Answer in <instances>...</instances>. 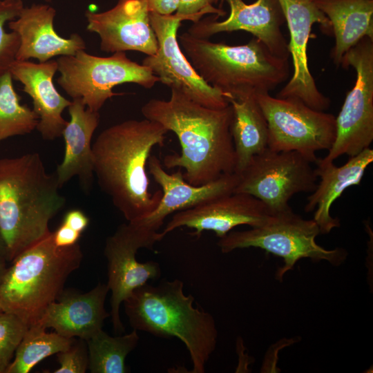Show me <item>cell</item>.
<instances>
[{
    "mask_svg": "<svg viewBox=\"0 0 373 373\" xmlns=\"http://www.w3.org/2000/svg\"><path fill=\"white\" fill-rule=\"evenodd\" d=\"M147 0H118L102 12H85L86 29L100 38V49L106 52L137 51L154 55L158 48L150 21Z\"/></svg>",
    "mask_w": 373,
    "mask_h": 373,
    "instance_id": "cell-16",
    "label": "cell"
},
{
    "mask_svg": "<svg viewBox=\"0 0 373 373\" xmlns=\"http://www.w3.org/2000/svg\"><path fill=\"white\" fill-rule=\"evenodd\" d=\"M269 213L263 203L255 197L243 193H231L194 207L176 212L159 232L160 240L180 227L193 229L191 234L200 237L205 231H213L222 238L240 225L261 226Z\"/></svg>",
    "mask_w": 373,
    "mask_h": 373,
    "instance_id": "cell-15",
    "label": "cell"
},
{
    "mask_svg": "<svg viewBox=\"0 0 373 373\" xmlns=\"http://www.w3.org/2000/svg\"><path fill=\"white\" fill-rule=\"evenodd\" d=\"M81 234L64 223L52 232L53 240L57 247H68L77 243Z\"/></svg>",
    "mask_w": 373,
    "mask_h": 373,
    "instance_id": "cell-33",
    "label": "cell"
},
{
    "mask_svg": "<svg viewBox=\"0 0 373 373\" xmlns=\"http://www.w3.org/2000/svg\"><path fill=\"white\" fill-rule=\"evenodd\" d=\"M56 10L47 4L23 7L19 16L8 22L9 28L17 33L19 47L16 60L30 58L46 62L56 56L73 55L86 48L83 38L77 33L64 38L54 28Z\"/></svg>",
    "mask_w": 373,
    "mask_h": 373,
    "instance_id": "cell-20",
    "label": "cell"
},
{
    "mask_svg": "<svg viewBox=\"0 0 373 373\" xmlns=\"http://www.w3.org/2000/svg\"><path fill=\"white\" fill-rule=\"evenodd\" d=\"M57 67V60L38 64L16 60L10 69L12 79L21 82L23 91L32 98V110L39 117L36 129L46 140L62 135L68 123L62 113L71 104L54 85L53 77Z\"/></svg>",
    "mask_w": 373,
    "mask_h": 373,
    "instance_id": "cell-21",
    "label": "cell"
},
{
    "mask_svg": "<svg viewBox=\"0 0 373 373\" xmlns=\"http://www.w3.org/2000/svg\"><path fill=\"white\" fill-rule=\"evenodd\" d=\"M68 111L70 119L61 135L64 156L55 173L60 187L77 176L82 187L88 191L94 178L91 140L99 123V113L88 108L80 98L73 99Z\"/></svg>",
    "mask_w": 373,
    "mask_h": 373,
    "instance_id": "cell-23",
    "label": "cell"
},
{
    "mask_svg": "<svg viewBox=\"0 0 373 373\" xmlns=\"http://www.w3.org/2000/svg\"><path fill=\"white\" fill-rule=\"evenodd\" d=\"M57 62L59 85L73 99H82L88 108L95 112L107 99L121 95L113 92L116 86L133 83L151 88L160 82L148 67L131 60L126 52L99 57L82 50L73 55L59 56Z\"/></svg>",
    "mask_w": 373,
    "mask_h": 373,
    "instance_id": "cell-8",
    "label": "cell"
},
{
    "mask_svg": "<svg viewBox=\"0 0 373 373\" xmlns=\"http://www.w3.org/2000/svg\"><path fill=\"white\" fill-rule=\"evenodd\" d=\"M194 297L184 292L182 280H162L145 284L124 302L133 329L164 338H178L187 349L193 373H204L214 352L218 329L213 316L193 306Z\"/></svg>",
    "mask_w": 373,
    "mask_h": 373,
    "instance_id": "cell-4",
    "label": "cell"
},
{
    "mask_svg": "<svg viewBox=\"0 0 373 373\" xmlns=\"http://www.w3.org/2000/svg\"><path fill=\"white\" fill-rule=\"evenodd\" d=\"M0 254L5 256L7 259L6 247L5 242L3 241V239L1 236V233H0Z\"/></svg>",
    "mask_w": 373,
    "mask_h": 373,
    "instance_id": "cell-37",
    "label": "cell"
},
{
    "mask_svg": "<svg viewBox=\"0 0 373 373\" xmlns=\"http://www.w3.org/2000/svg\"><path fill=\"white\" fill-rule=\"evenodd\" d=\"M372 162L373 149L370 147L350 157L341 166H336L334 162L323 163L320 158L317 159L315 172L320 181L307 196L304 209L306 212L316 209L313 220L321 233H329L340 226L339 219L332 217L330 213L332 204L345 189L360 184L367 167Z\"/></svg>",
    "mask_w": 373,
    "mask_h": 373,
    "instance_id": "cell-22",
    "label": "cell"
},
{
    "mask_svg": "<svg viewBox=\"0 0 373 373\" xmlns=\"http://www.w3.org/2000/svg\"><path fill=\"white\" fill-rule=\"evenodd\" d=\"M149 16L158 48L154 55H146L142 64L171 90L195 102L210 108L227 107L229 104L224 94L203 80L181 49L178 31L181 22L189 19L176 13L161 15L150 12Z\"/></svg>",
    "mask_w": 373,
    "mask_h": 373,
    "instance_id": "cell-13",
    "label": "cell"
},
{
    "mask_svg": "<svg viewBox=\"0 0 373 373\" xmlns=\"http://www.w3.org/2000/svg\"><path fill=\"white\" fill-rule=\"evenodd\" d=\"M167 133L157 122L128 119L104 129L92 144L97 183L128 222L158 206L162 192L149 191L146 166L152 149L164 145Z\"/></svg>",
    "mask_w": 373,
    "mask_h": 373,
    "instance_id": "cell-2",
    "label": "cell"
},
{
    "mask_svg": "<svg viewBox=\"0 0 373 373\" xmlns=\"http://www.w3.org/2000/svg\"><path fill=\"white\" fill-rule=\"evenodd\" d=\"M28 328L16 315L0 314V373H6Z\"/></svg>",
    "mask_w": 373,
    "mask_h": 373,
    "instance_id": "cell-30",
    "label": "cell"
},
{
    "mask_svg": "<svg viewBox=\"0 0 373 373\" xmlns=\"http://www.w3.org/2000/svg\"><path fill=\"white\" fill-rule=\"evenodd\" d=\"M307 1H314V0H307Z\"/></svg>",
    "mask_w": 373,
    "mask_h": 373,
    "instance_id": "cell-41",
    "label": "cell"
},
{
    "mask_svg": "<svg viewBox=\"0 0 373 373\" xmlns=\"http://www.w3.org/2000/svg\"><path fill=\"white\" fill-rule=\"evenodd\" d=\"M182 52L212 87L229 97L265 93L286 81L288 59L272 54L256 37L242 45L211 42L188 32L178 36Z\"/></svg>",
    "mask_w": 373,
    "mask_h": 373,
    "instance_id": "cell-5",
    "label": "cell"
},
{
    "mask_svg": "<svg viewBox=\"0 0 373 373\" xmlns=\"http://www.w3.org/2000/svg\"><path fill=\"white\" fill-rule=\"evenodd\" d=\"M46 329L37 324L28 327L6 373H28L41 361L66 350L75 339Z\"/></svg>",
    "mask_w": 373,
    "mask_h": 373,
    "instance_id": "cell-27",
    "label": "cell"
},
{
    "mask_svg": "<svg viewBox=\"0 0 373 373\" xmlns=\"http://www.w3.org/2000/svg\"><path fill=\"white\" fill-rule=\"evenodd\" d=\"M22 0H1L0 1V77L10 72L16 61L19 47V37L17 32H7L5 24L16 19L23 8Z\"/></svg>",
    "mask_w": 373,
    "mask_h": 373,
    "instance_id": "cell-29",
    "label": "cell"
},
{
    "mask_svg": "<svg viewBox=\"0 0 373 373\" xmlns=\"http://www.w3.org/2000/svg\"><path fill=\"white\" fill-rule=\"evenodd\" d=\"M108 291L107 285L100 283L84 293L64 289L35 324L52 328L66 338L87 341L102 329L105 319L111 316L104 307Z\"/></svg>",
    "mask_w": 373,
    "mask_h": 373,
    "instance_id": "cell-19",
    "label": "cell"
},
{
    "mask_svg": "<svg viewBox=\"0 0 373 373\" xmlns=\"http://www.w3.org/2000/svg\"><path fill=\"white\" fill-rule=\"evenodd\" d=\"M79 244L57 247L50 231L17 255L0 285V305L30 327L64 291L69 276L81 265Z\"/></svg>",
    "mask_w": 373,
    "mask_h": 373,
    "instance_id": "cell-6",
    "label": "cell"
},
{
    "mask_svg": "<svg viewBox=\"0 0 373 373\" xmlns=\"http://www.w3.org/2000/svg\"><path fill=\"white\" fill-rule=\"evenodd\" d=\"M329 20L335 46L332 52L339 66L343 55L365 37L373 39V0H314Z\"/></svg>",
    "mask_w": 373,
    "mask_h": 373,
    "instance_id": "cell-24",
    "label": "cell"
},
{
    "mask_svg": "<svg viewBox=\"0 0 373 373\" xmlns=\"http://www.w3.org/2000/svg\"><path fill=\"white\" fill-rule=\"evenodd\" d=\"M230 8L229 17L218 21L217 15L193 22L188 32L207 39L222 32L243 30L262 41L274 55L289 58L287 41L281 31L285 17L278 0H256L251 4L242 0H226Z\"/></svg>",
    "mask_w": 373,
    "mask_h": 373,
    "instance_id": "cell-17",
    "label": "cell"
},
{
    "mask_svg": "<svg viewBox=\"0 0 373 373\" xmlns=\"http://www.w3.org/2000/svg\"><path fill=\"white\" fill-rule=\"evenodd\" d=\"M1 1V0H0V1Z\"/></svg>",
    "mask_w": 373,
    "mask_h": 373,
    "instance_id": "cell-42",
    "label": "cell"
},
{
    "mask_svg": "<svg viewBox=\"0 0 373 373\" xmlns=\"http://www.w3.org/2000/svg\"><path fill=\"white\" fill-rule=\"evenodd\" d=\"M218 0H180L176 14L186 17L189 20L196 22L204 14H214L219 17L224 16L226 12L213 6Z\"/></svg>",
    "mask_w": 373,
    "mask_h": 373,
    "instance_id": "cell-32",
    "label": "cell"
},
{
    "mask_svg": "<svg viewBox=\"0 0 373 373\" xmlns=\"http://www.w3.org/2000/svg\"><path fill=\"white\" fill-rule=\"evenodd\" d=\"M7 262L6 258L0 254V285L7 271Z\"/></svg>",
    "mask_w": 373,
    "mask_h": 373,
    "instance_id": "cell-36",
    "label": "cell"
},
{
    "mask_svg": "<svg viewBox=\"0 0 373 373\" xmlns=\"http://www.w3.org/2000/svg\"><path fill=\"white\" fill-rule=\"evenodd\" d=\"M150 12L161 15H171L176 12L180 0H147Z\"/></svg>",
    "mask_w": 373,
    "mask_h": 373,
    "instance_id": "cell-35",
    "label": "cell"
},
{
    "mask_svg": "<svg viewBox=\"0 0 373 373\" xmlns=\"http://www.w3.org/2000/svg\"><path fill=\"white\" fill-rule=\"evenodd\" d=\"M320 233L313 219H303L291 209L271 214L261 226L245 231H231L219 238L217 245L223 254L254 247L281 257L284 264L278 269L276 277L282 281L283 276L302 258L325 260L334 266H339L345 261L348 253L345 249H327L317 244L316 238Z\"/></svg>",
    "mask_w": 373,
    "mask_h": 373,
    "instance_id": "cell-7",
    "label": "cell"
},
{
    "mask_svg": "<svg viewBox=\"0 0 373 373\" xmlns=\"http://www.w3.org/2000/svg\"><path fill=\"white\" fill-rule=\"evenodd\" d=\"M218 1H221V2L222 3L224 0H218Z\"/></svg>",
    "mask_w": 373,
    "mask_h": 373,
    "instance_id": "cell-40",
    "label": "cell"
},
{
    "mask_svg": "<svg viewBox=\"0 0 373 373\" xmlns=\"http://www.w3.org/2000/svg\"><path fill=\"white\" fill-rule=\"evenodd\" d=\"M232 108L231 133L236 153L235 173H240L249 160L268 148V126L256 99L247 93L227 98Z\"/></svg>",
    "mask_w": 373,
    "mask_h": 373,
    "instance_id": "cell-25",
    "label": "cell"
},
{
    "mask_svg": "<svg viewBox=\"0 0 373 373\" xmlns=\"http://www.w3.org/2000/svg\"><path fill=\"white\" fill-rule=\"evenodd\" d=\"M169 100L151 99L141 108L144 118L173 132L180 154L164 156L166 169H183L189 184L200 186L235 173L236 153L231 133L232 108H210L171 89Z\"/></svg>",
    "mask_w": 373,
    "mask_h": 373,
    "instance_id": "cell-1",
    "label": "cell"
},
{
    "mask_svg": "<svg viewBox=\"0 0 373 373\" xmlns=\"http://www.w3.org/2000/svg\"><path fill=\"white\" fill-rule=\"evenodd\" d=\"M341 65L353 67L356 78L336 117L335 141L327 155L320 158L323 163L343 155H356L373 141V39H362L346 52Z\"/></svg>",
    "mask_w": 373,
    "mask_h": 373,
    "instance_id": "cell-11",
    "label": "cell"
},
{
    "mask_svg": "<svg viewBox=\"0 0 373 373\" xmlns=\"http://www.w3.org/2000/svg\"><path fill=\"white\" fill-rule=\"evenodd\" d=\"M11 73L0 77V144L3 140L31 133L37 128L39 117L27 105L21 104Z\"/></svg>",
    "mask_w": 373,
    "mask_h": 373,
    "instance_id": "cell-28",
    "label": "cell"
},
{
    "mask_svg": "<svg viewBox=\"0 0 373 373\" xmlns=\"http://www.w3.org/2000/svg\"><path fill=\"white\" fill-rule=\"evenodd\" d=\"M44 1L48 3H50L52 1V0H44Z\"/></svg>",
    "mask_w": 373,
    "mask_h": 373,
    "instance_id": "cell-39",
    "label": "cell"
},
{
    "mask_svg": "<svg viewBox=\"0 0 373 373\" xmlns=\"http://www.w3.org/2000/svg\"><path fill=\"white\" fill-rule=\"evenodd\" d=\"M59 367L54 373H84L88 369L89 358L86 340L74 339L65 350L57 354Z\"/></svg>",
    "mask_w": 373,
    "mask_h": 373,
    "instance_id": "cell-31",
    "label": "cell"
},
{
    "mask_svg": "<svg viewBox=\"0 0 373 373\" xmlns=\"http://www.w3.org/2000/svg\"><path fill=\"white\" fill-rule=\"evenodd\" d=\"M3 312V309H2V308H1V307L0 305V314H2Z\"/></svg>",
    "mask_w": 373,
    "mask_h": 373,
    "instance_id": "cell-38",
    "label": "cell"
},
{
    "mask_svg": "<svg viewBox=\"0 0 373 373\" xmlns=\"http://www.w3.org/2000/svg\"><path fill=\"white\" fill-rule=\"evenodd\" d=\"M278 1L289 31L287 49L291 55L294 66L291 78L279 92L278 97L295 98L312 108L324 111L329 108L330 100L318 89L309 71L307 47L312 25L318 23L325 33L332 32L329 20L314 1Z\"/></svg>",
    "mask_w": 373,
    "mask_h": 373,
    "instance_id": "cell-14",
    "label": "cell"
},
{
    "mask_svg": "<svg viewBox=\"0 0 373 373\" xmlns=\"http://www.w3.org/2000/svg\"><path fill=\"white\" fill-rule=\"evenodd\" d=\"M268 126V149L296 151L310 162L316 153L327 150L336 138V117L310 108L295 98L274 97L269 93L256 94Z\"/></svg>",
    "mask_w": 373,
    "mask_h": 373,
    "instance_id": "cell-9",
    "label": "cell"
},
{
    "mask_svg": "<svg viewBox=\"0 0 373 373\" xmlns=\"http://www.w3.org/2000/svg\"><path fill=\"white\" fill-rule=\"evenodd\" d=\"M62 223L82 233L87 228L89 218L81 210L72 209L65 214Z\"/></svg>",
    "mask_w": 373,
    "mask_h": 373,
    "instance_id": "cell-34",
    "label": "cell"
},
{
    "mask_svg": "<svg viewBox=\"0 0 373 373\" xmlns=\"http://www.w3.org/2000/svg\"><path fill=\"white\" fill-rule=\"evenodd\" d=\"M147 164L150 174L162 188V195L153 212L128 222L153 231H158L171 214L233 193L238 181V175L233 173L203 185L194 186L184 180L180 169L173 173H167L155 155H150Z\"/></svg>",
    "mask_w": 373,
    "mask_h": 373,
    "instance_id": "cell-18",
    "label": "cell"
},
{
    "mask_svg": "<svg viewBox=\"0 0 373 373\" xmlns=\"http://www.w3.org/2000/svg\"><path fill=\"white\" fill-rule=\"evenodd\" d=\"M160 241L158 231L128 222L119 225L106 238L104 250L107 260L106 285L111 292L110 315L115 334L124 330L119 314L121 304L148 280H156L161 276L159 263L153 260L140 262L136 258L140 249L152 250Z\"/></svg>",
    "mask_w": 373,
    "mask_h": 373,
    "instance_id": "cell-12",
    "label": "cell"
},
{
    "mask_svg": "<svg viewBox=\"0 0 373 373\" xmlns=\"http://www.w3.org/2000/svg\"><path fill=\"white\" fill-rule=\"evenodd\" d=\"M60 188L38 153L0 160V233L8 262L50 232V220L66 204Z\"/></svg>",
    "mask_w": 373,
    "mask_h": 373,
    "instance_id": "cell-3",
    "label": "cell"
},
{
    "mask_svg": "<svg viewBox=\"0 0 373 373\" xmlns=\"http://www.w3.org/2000/svg\"><path fill=\"white\" fill-rule=\"evenodd\" d=\"M311 163L298 152L267 148L236 173L238 181L233 193L255 197L270 214L291 210L289 201L295 194L311 193L316 187L318 177Z\"/></svg>",
    "mask_w": 373,
    "mask_h": 373,
    "instance_id": "cell-10",
    "label": "cell"
},
{
    "mask_svg": "<svg viewBox=\"0 0 373 373\" xmlns=\"http://www.w3.org/2000/svg\"><path fill=\"white\" fill-rule=\"evenodd\" d=\"M140 340L137 331L112 336L101 329L86 341L91 373H126L125 361Z\"/></svg>",
    "mask_w": 373,
    "mask_h": 373,
    "instance_id": "cell-26",
    "label": "cell"
}]
</instances>
